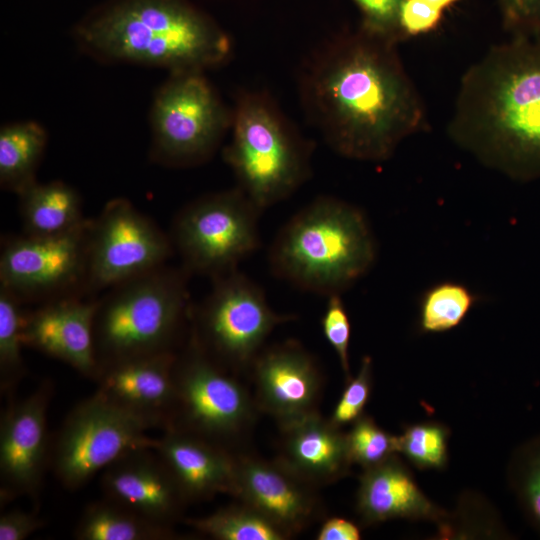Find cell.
Masks as SVG:
<instances>
[{"label":"cell","instance_id":"cell-2","mask_svg":"<svg viewBox=\"0 0 540 540\" xmlns=\"http://www.w3.org/2000/svg\"><path fill=\"white\" fill-rule=\"evenodd\" d=\"M447 134L488 168L540 178V38L510 37L466 70Z\"/></svg>","mask_w":540,"mask_h":540},{"label":"cell","instance_id":"cell-26","mask_svg":"<svg viewBox=\"0 0 540 540\" xmlns=\"http://www.w3.org/2000/svg\"><path fill=\"white\" fill-rule=\"evenodd\" d=\"M478 300V295L462 283L438 282L420 297L419 328L424 333L449 331L465 319Z\"/></svg>","mask_w":540,"mask_h":540},{"label":"cell","instance_id":"cell-7","mask_svg":"<svg viewBox=\"0 0 540 540\" xmlns=\"http://www.w3.org/2000/svg\"><path fill=\"white\" fill-rule=\"evenodd\" d=\"M261 212L238 187L185 206L174 219L170 237L184 269L213 279L237 270L260 246Z\"/></svg>","mask_w":540,"mask_h":540},{"label":"cell","instance_id":"cell-30","mask_svg":"<svg viewBox=\"0 0 540 540\" xmlns=\"http://www.w3.org/2000/svg\"><path fill=\"white\" fill-rule=\"evenodd\" d=\"M448 428L437 422L407 426L397 436V452L418 469H443L448 462Z\"/></svg>","mask_w":540,"mask_h":540},{"label":"cell","instance_id":"cell-36","mask_svg":"<svg viewBox=\"0 0 540 540\" xmlns=\"http://www.w3.org/2000/svg\"><path fill=\"white\" fill-rule=\"evenodd\" d=\"M443 12L422 0H402L399 23L405 36H416L435 29Z\"/></svg>","mask_w":540,"mask_h":540},{"label":"cell","instance_id":"cell-16","mask_svg":"<svg viewBox=\"0 0 540 540\" xmlns=\"http://www.w3.org/2000/svg\"><path fill=\"white\" fill-rule=\"evenodd\" d=\"M176 358L169 350L107 365L96 377V393L155 427L167 429L176 398Z\"/></svg>","mask_w":540,"mask_h":540},{"label":"cell","instance_id":"cell-13","mask_svg":"<svg viewBox=\"0 0 540 540\" xmlns=\"http://www.w3.org/2000/svg\"><path fill=\"white\" fill-rule=\"evenodd\" d=\"M90 223L61 235L9 240L0 257L1 286L21 302L49 301L85 287Z\"/></svg>","mask_w":540,"mask_h":540},{"label":"cell","instance_id":"cell-33","mask_svg":"<svg viewBox=\"0 0 540 540\" xmlns=\"http://www.w3.org/2000/svg\"><path fill=\"white\" fill-rule=\"evenodd\" d=\"M325 312L321 319L322 330L327 342L336 352L340 365L349 380V344L351 325L341 294L327 297Z\"/></svg>","mask_w":540,"mask_h":540},{"label":"cell","instance_id":"cell-29","mask_svg":"<svg viewBox=\"0 0 540 540\" xmlns=\"http://www.w3.org/2000/svg\"><path fill=\"white\" fill-rule=\"evenodd\" d=\"M21 301L0 286V376L1 387L11 389L23 375V318Z\"/></svg>","mask_w":540,"mask_h":540},{"label":"cell","instance_id":"cell-17","mask_svg":"<svg viewBox=\"0 0 540 540\" xmlns=\"http://www.w3.org/2000/svg\"><path fill=\"white\" fill-rule=\"evenodd\" d=\"M252 363L260 406L281 427L316 411L320 375L314 360L298 343L273 346Z\"/></svg>","mask_w":540,"mask_h":540},{"label":"cell","instance_id":"cell-23","mask_svg":"<svg viewBox=\"0 0 540 540\" xmlns=\"http://www.w3.org/2000/svg\"><path fill=\"white\" fill-rule=\"evenodd\" d=\"M18 195L26 235H61L87 221L77 191L61 181L44 184L36 181Z\"/></svg>","mask_w":540,"mask_h":540},{"label":"cell","instance_id":"cell-37","mask_svg":"<svg viewBox=\"0 0 540 540\" xmlns=\"http://www.w3.org/2000/svg\"><path fill=\"white\" fill-rule=\"evenodd\" d=\"M43 525V521L34 514L10 510L0 517V540H23Z\"/></svg>","mask_w":540,"mask_h":540},{"label":"cell","instance_id":"cell-10","mask_svg":"<svg viewBox=\"0 0 540 540\" xmlns=\"http://www.w3.org/2000/svg\"><path fill=\"white\" fill-rule=\"evenodd\" d=\"M213 280L194 337L211 357L234 366L252 363L272 330L294 317L275 312L262 288L238 270Z\"/></svg>","mask_w":540,"mask_h":540},{"label":"cell","instance_id":"cell-15","mask_svg":"<svg viewBox=\"0 0 540 540\" xmlns=\"http://www.w3.org/2000/svg\"><path fill=\"white\" fill-rule=\"evenodd\" d=\"M96 306L97 301L66 295L24 313V345L96 378L100 370L94 339Z\"/></svg>","mask_w":540,"mask_h":540},{"label":"cell","instance_id":"cell-4","mask_svg":"<svg viewBox=\"0 0 540 540\" xmlns=\"http://www.w3.org/2000/svg\"><path fill=\"white\" fill-rule=\"evenodd\" d=\"M376 239L366 215L333 197H319L279 230L268 252L272 273L312 293L341 294L372 268Z\"/></svg>","mask_w":540,"mask_h":540},{"label":"cell","instance_id":"cell-6","mask_svg":"<svg viewBox=\"0 0 540 540\" xmlns=\"http://www.w3.org/2000/svg\"><path fill=\"white\" fill-rule=\"evenodd\" d=\"M224 157L245 195L263 211L289 197L309 175V151L269 102L241 99Z\"/></svg>","mask_w":540,"mask_h":540},{"label":"cell","instance_id":"cell-35","mask_svg":"<svg viewBox=\"0 0 540 540\" xmlns=\"http://www.w3.org/2000/svg\"><path fill=\"white\" fill-rule=\"evenodd\" d=\"M364 15V24L375 31L402 38L399 23L402 0H354Z\"/></svg>","mask_w":540,"mask_h":540},{"label":"cell","instance_id":"cell-1","mask_svg":"<svg viewBox=\"0 0 540 540\" xmlns=\"http://www.w3.org/2000/svg\"><path fill=\"white\" fill-rule=\"evenodd\" d=\"M399 40L363 25L334 43L311 74V107L327 142L344 157L386 160L428 124L424 101L399 57Z\"/></svg>","mask_w":540,"mask_h":540},{"label":"cell","instance_id":"cell-34","mask_svg":"<svg viewBox=\"0 0 540 540\" xmlns=\"http://www.w3.org/2000/svg\"><path fill=\"white\" fill-rule=\"evenodd\" d=\"M510 37L540 38V0H496Z\"/></svg>","mask_w":540,"mask_h":540},{"label":"cell","instance_id":"cell-38","mask_svg":"<svg viewBox=\"0 0 540 540\" xmlns=\"http://www.w3.org/2000/svg\"><path fill=\"white\" fill-rule=\"evenodd\" d=\"M318 540H358L359 528L343 518L328 519L317 534Z\"/></svg>","mask_w":540,"mask_h":540},{"label":"cell","instance_id":"cell-12","mask_svg":"<svg viewBox=\"0 0 540 540\" xmlns=\"http://www.w3.org/2000/svg\"><path fill=\"white\" fill-rule=\"evenodd\" d=\"M174 377L176 398L169 426L176 419L179 425L173 429L215 443L235 435L250 420L247 392L215 364L195 337L184 356L176 358Z\"/></svg>","mask_w":540,"mask_h":540},{"label":"cell","instance_id":"cell-39","mask_svg":"<svg viewBox=\"0 0 540 540\" xmlns=\"http://www.w3.org/2000/svg\"><path fill=\"white\" fill-rule=\"evenodd\" d=\"M422 1L429 4L433 8L443 12L446 8L452 6L453 4H455L456 2L460 0H422Z\"/></svg>","mask_w":540,"mask_h":540},{"label":"cell","instance_id":"cell-20","mask_svg":"<svg viewBox=\"0 0 540 540\" xmlns=\"http://www.w3.org/2000/svg\"><path fill=\"white\" fill-rule=\"evenodd\" d=\"M164 462L185 499L234 495L236 459L215 443L169 428L154 449Z\"/></svg>","mask_w":540,"mask_h":540},{"label":"cell","instance_id":"cell-27","mask_svg":"<svg viewBox=\"0 0 540 540\" xmlns=\"http://www.w3.org/2000/svg\"><path fill=\"white\" fill-rule=\"evenodd\" d=\"M190 526L219 540H283L287 534L261 513L246 505L221 509L190 519Z\"/></svg>","mask_w":540,"mask_h":540},{"label":"cell","instance_id":"cell-31","mask_svg":"<svg viewBox=\"0 0 540 540\" xmlns=\"http://www.w3.org/2000/svg\"><path fill=\"white\" fill-rule=\"evenodd\" d=\"M346 437L352 464L357 463L364 469L397 453V436L387 433L364 414L353 422Z\"/></svg>","mask_w":540,"mask_h":540},{"label":"cell","instance_id":"cell-32","mask_svg":"<svg viewBox=\"0 0 540 540\" xmlns=\"http://www.w3.org/2000/svg\"><path fill=\"white\" fill-rule=\"evenodd\" d=\"M372 387V360L364 356L358 374L348 380L330 421L337 427L353 423L362 414Z\"/></svg>","mask_w":540,"mask_h":540},{"label":"cell","instance_id":"cell-19","mask_svg":"<svg viewBox=\"0 0 540 540\" xmlns=\"http://www.w3.org/2000/svg\"><path fill=\"white\" fill-rule=\"evenodd\" d=\"M305 483L279 462L236 459L234 496L288 536L300 531L315 513L317 502Z\"/></svg>","mask_w":540,"mask_h":540},{"label":"cell","instance_id":"cell-25","mask_svg":"<svg viewBox=\"0 0 540 540\" xmlns=\"http://www.w3.org/2000/svg\"><path fill=\"white\" fill-rule=\"evenodd\" d=\"M169 525L147 519L108 499L86 507L75 531L79 540H164Z\"/></svg>","mask_w":540,"mask_h":540},{"label":"cell","instance_id":"cell-18","mask_svg":"<svg viewBox=\"0 0 540 540\" xmlns=\"http://www.w3.org/2000/svg\"><path fill=\"white\" fill-rule=\"evenodd\" d=\"M106 499L147 519L169 525L186 500L154 449L132 451L102 475Z\"/></svg>","mask_w":540,"mask_h":540},{"label":"cell","instance_id":"cell-22","mask_svg":"<svg viewBox=\"0 0 540 540\" xmlns=\"http://www.w3.org/2000/svg\"><path fill=\"white\" fill-rule=\"evenodd\" d=\"M283 430L284 467L305 482L325 483L343 477L352 464L346 434L313 411Z\"/></svg>","mask_w":540,"mask_h":540},{"label":"cell","instance_id":"cell-5","mask_svg":"<svg viewBox=\"0 0 540 540\" xmlns=\"http://www.w3.org/2000/svg\"><path fill=\"white\" fill-rule=\"evenodd\" d=\"M188 273L162 266L115 285L97 301L94 339L100 369L171 350L188 308Z\"/></svg>","mask_w":540,"mask_h":540},{"label":"cell","instance_id":"cell-8","mask_svg":"<svg viewBox=\"0 0 540 540\" xmlns=\"http://www.w3.org/2000/svg\"><path fill=\"white\" fill-rule=\"evenodd\" d=\"M153 427L95 392L69 413L59 431L53 454L58 480L76 490L126 454L155 449L158 439L147 435Z\"/></svg>","mask_w":540,"mask_h":540},{"label":"cell","instance_id":"cell-14","mask_svg":"<svg viewBox=\"0 0 540 540\" xmlns=\"http://www.w3.org/2000/svg\"><path fill=\"white\" fill-rule=\"evenodd\" d=\"M51 389L42 385L5 411L0 429L1 499L34 496L47 458V409Z\"/></svg>","mask_w":540,"mask_h":540},{"label":"cell","instance_id":"cell-28","mask_svg":"<svg viewBox=\"0 0 540 540\" xmlns=\"http://www.w3.org/2000/svg\"><path fill=\"white\" fill-rule=\"evenodd\" d=\"M507 476L526 520L540 533V435L515 449Z\"/></svg>","mask_w":540,"mask_h":540},{"label":"cell","instance_id":"cell-11","mask_svg":"<svg viewBox=\"0 0 540 540\" xmlns=\"http://www.w3.org/2000/svg\"><path fill=\"white\" fill-rule=\"evenodd\" d=\"M173 244L124 198L113 199L91 221L85 287L110 289L164 266Z\"/></svg>","mask_w":540,"mask_h":540},{"label":"cell","instance_id":"cell-9","mask_svg":"<svg viewBox=\"0 0 540 540\" xmlns=\"http://www.w3.org/2000/svg\"><path fill=\"white\" fill-rule=\"evenodd\" d=\"M231 123L201 71L172 72L152 106L154 157L172 166L203 162L213 154Z\"/></svg>","mask_w":540,"mask_h":540},{"label":"cell","instance_id":"cell-3","mask_svg":"<svg viewBox=\"0 0 540 540\" xmlns=\"http://www.w3.org/2000/svg\"><path fill=\"white\" fill-rule=\"evenodd\" d=\"M77 35L101 58L171 73L202 71L230 52L227 36L181 0H118L85 20Z\"/></svg>","mask_w":540,"mask_h":540},{"label":"cell","instance_id":"cell-24","mask_svg":"<svg viewBox=\"0 0 540 540\" xmlns=\"http://www.w3.org/2000/svg\"><path fill=\"white\" fill-rule=\"evenodd\" d=\"M47 143L44 128L33 121L0 130V183L17 194L36 182L35 174Z\"/></svg>","mask_w":540,"mask_h":540},{"label":"cell","instance_id":"cell-21","mask_svg":"<svg viewBox=\"0 0 540 540\" xmlns=\"http://www.w3.org/2000/svg\"><path fill=\"white\" fill-rule=\"evenodd\" d=\"M357 511L366 524L404 518L440 525L449 515L425 496L396 454L364 469L357 492Z\"/></svg>","mask_w":540,"mask_h":540}]
</instances>
